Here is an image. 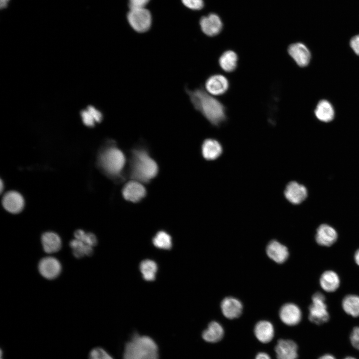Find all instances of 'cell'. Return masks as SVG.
I'll list each match as a JSON object with an SVG mask.
<instances>
[{"instance_id": "1", "label": "cell", "mask_w": 359, "mask_h": 359, "mask_svg": "<svg viewBox=\"0 0 359 359\" xmlns=\"http://www.w3.org/2000/svg\"><path fill=\"white\" fill-rule=\"evenodd\" d=\"M194 108L199 112L210 123L217 126L226 119L224 105L202 88L190 90L185 88Z\"/></svg>"}, {"instance_id": "2", "label": "cell", "mask_w": 359, "mask_h": 359, "mask_svg": "<svg viewBox=\"0 0 359 359\" xmlns=\"http://www.w3.org/2000/svg\"><path fill=\"white\" fill-rule=\"evenodd\" d=\"M158 166L144 149L132 151L130 159V176L132 180L141 183L149 182L157 175Z\"/></svg>"}, {"instance_id": "3", "label": "cell", "mask_w": 359, "mask_h": 359, "mask_svg": "<svg viewBox=\"0 0 359 359\" xmlns=\"http://www.w3.org/2000/svg\"><path fill=\"white\" fill-rule=\"evenodd\" d=\"M155 341L147 336L135 334L126 345L123 359H159Z\"/></svg>"}, {"instance_id": "4", "label": "cell", "mask_w": 359, "mask_h": 359, "mask_svg": "<svg viewBox=\"0 0 359 359\" xmlns=\"http://www.w3.org/2000/svg\"><path fill=\"white\" fill-rule=\"evenodd\" d=\"M99 163L108 174L113 176H119L124 168L126 158L123 152L118 148L110 146L101 154Z\"/></svg>"}, {"instance_id": "5", "label": "cell", "mask_w": 359, "mask_h": 359, "mask_svg": "<svg viewBox=\"0 0 359 359\" xmlns=\"http://www.w3.org/2000/svg\"><path fill=\"white\" fill-rule=\"evenodd\" d=\"M312 304L309 307V320L317 325L327 322L329 319V315L324 295L320 292H317L312 296Z\"/></svg>"}, {"instance_id": "6", "label": "cell", "mask_w": 359, "mask_h": 359, "mask_svg": "<svg viewBox=\"0 0 359 359\" xmlns=\"http://www.w3.org/2000/svg\"><path fill=\"white\" fill-rule=\"evenodd\" d=\"M127 19L131 27L139 33L147 31L151 25V13L145 7L130 9Z\"/></svg>"}, {"instance_id": "7", "label": "cell", "mask_w": 359, "mask_h": 359, "mask_svg": "<svg viewBox=\"0 0 359 359\" xmlns=\"http://www.w3.org/2000/svg\"><path fill=\"white\" fill-rule=\"evenodd\" d=\"M40 274L47 279L52 280L57 277L61 271L60 262L53 257L42 258L38 264Z\"/></svg>"}, {"instance_id": "8", "label": "cell", "mask_w": 359, "mask_h": 359, "mask_svg": "<svg viewBox=\"0 0 359 359\" xmlns=\"http://www.w3.org/2000/svg\"><path fill=\"white\" fill-rule=\"evenodd\" d=\"M142 183L132 180L127 182L122 190L124 199L132 202H138L146 195V190Z\"/></svg>"}, {"instance_id": "9", "label": "cell", "mask_w": 359, "mask_h": 359, "mask_svg": "<svg viewBox=\"0 0 359 359\" xmlns=\"http://www.w3.org/2000/svg\"><path fill=\"white\" fill-rule=\"evenodd\" d=\"M228 79L223 75L215 74L206 80L205 87L206 91L212 95H221L225 93L229 88Z\"/></svg>"}, {"instance_id": "10", "label": "cell", "mask_w": 359, "mask_h": 359, "mask_svg": "<svg viewBox=\"0 0 359 359\" xmlns=\"http://www.w3.org/2000/svg\"><path fill=\"white\" fill-rule=\"evenodd\" d=\"M288 52L299 66L305 67L309 63L311 53L303 43L297 42L291 44L288 47Z\"/></svg>"}, {"instance_id": "11", "label": "cell", "mask_w": 359, "mask_h": 359, "mask_svg": "<svg viewBox=\"0 0 359 359\" xmlns=\"http://www.w3.org/2000/svg\"><path fill=\"white\" fill-rule=\"evenodd\" d=\"M200 25L202 32L209 36L218 35L223 27L220 18L214 13L202 17L200 20Z\"/></svg>"}, {"instance_id": "12", "label": "cell", "mask_w": 359, "mask_h": 359, "mask_svg": "<svg viewBox=\"0 0 359 359\" xmlns=\"http://www.w3.org/2000/svg\"><path fill=\"white\" fill-rule=\"evenodd\" d=\"M279 316L282 321L289 326L298 324L301 320L302 314L300 308L293 303H286L280 309Z\"/></svg>"}, {"instance_id": "13", "label": "cell", "mask_w": 359, "mask_h": 359, "mask_svg": "<svg viewBox=\"0 0 359 359\" xmlns=\"http://www.w3.org/2000/svg\"><path fill=\"white\" fill-rule=\"evenodd\" d=\"M286 198L291 203L299 204L302 203L307 196L306 187L295 181L288 184L284 191Z\"/></svg>"}, {"instance_id": "14", "label": "cell", "mask_w": 359, "mask_h": 359, "mask_svg": "<svg viewBox=\"0 0 359 359\" xmlns=\"http://www.w3.org/2000/svg\"><path fill=\"white\" fill-rule=\"evenodd\" d=\"M297 344L291 340H278L275 347L277 359H297Z\"/></svg>"}, {"instance_id": "15", "label": "cell", "mask_w": 359, "mask_h": 359, "mask_svg": "<svg viewBox=\"0 0 359 359\" xmlns=\"http://www.w3.org/2000/svg\"><path fill=\"white\" fill-rule=\"evenodd\" d=\"M3 207L11 213H18L21 211L24 205L22 195L18 192L11 191L4 194L2 200Z\"/></svg>"}, {"instance_id": "16", "label": "cell", "mask_w": 359, "mask_h": 359, "mask_svg": "<svg viewBox=\"0 0 359 359\" xmlns=\"http://www.w3.org/2000/svg\"><path fill=\"white\" fill-rule=\"evenodd\" d=\"M338 234L335 229L331 226L323 224L317 229L315 239L317 243L323 246H330L337 239Z\"/></svg>"}, {"instance_id": "17", "label": "cell", "mask_w": 359, "mask_h": 359, "mask_svg": "<svg viewBox=\"0 0 359 359\" xmlns=\"http://www.w3.org/2000/svg\"><path fill=\"white\" fill-rule=\"evenodd\" d=\"M223 314L226 318L233 319L240 316L243 310L241 302L235 298L228 297L224 298L221 303Z\"/></svg>"}, {"instance_id": "18", "label": "cell", "mask_w": 359, "mask_h": 359, "mask_svg": "<svg viewBox=\"0 0 359 359\" xmlns=\"http://www.w3.org/2000/svg\"><path fill=\"white\" fill-rule=\"evenodd\" d=\"M268 257L277 263H283L288 258L289 252L287 248L276 240L270 241L266 248Z\"/></svg>"}, {"instance_id": "19", "label": "cell", "mask_w": 359, "mask_h": 359, "mask_svg": "<svg viewBox=\"0 0 359 359\" xmlns=\"http://www.w3.org/2000/svg\"><path fill=\"white\" fill-rule=\"evenodd\" d=\"M41 243L44 251L49 254L58 252L61 247V240L53 232H46L41 236Z\"/></svg>"}, {"instance_id": "20", "label": "cell", "mask_w": 359, "mask_h": 359, "mask_svg": "<svg viewBox=\"0 0 359 359\" xmlns=\"http://www.w3.org/2000/svg\"><path fill=\"white\" fill-rule=\"evenodd\" d=\"M254 333L259 341L266 343L272 340L274 334V330L270 322L265 320L260 321L256 324Z\"/></svg>"}, {"instance_id": "21", "label": "cell", "mask_w": 359, "mask_h": 359, "mask_svg": "<svg viewBox=\"0 0 359 359\" xmlns=\"http://www.w3.org/2000/svg\"><path fill=\"white\" fill-rule=\"evenodd\" d=\"M201 149L203 157L208 160L216 159L222 152L221 144L218 141L213 139L204 140Z\"/></svg>"}, {"instance_id": "22", "label": "cell", "mask_w": 359, "mask_h": 359, "mask_svg": "<svg viewBox=\"0 0 359 359\" xmlns=\"http://www.w3.org/2000/svg\"><path fill=\"white\" fill-rule=\"evenodd\" d=\"M80 115L83 123L88 127H93L103 119L102 112L93 106H89L80 112Z\"/></svg>"}, {"instance_id": "23", "label": "cell", "mask_w": 359, "mask_h": 359, "mask_svg": "<svg viewBox=\"0 0 359 359\" xmlns=\"http://www.w3.org/2000/svg\"><path fill=\"white\" fill-rule=\"evenodd\" d=\"M320 284L325 291L332 292L336 290L340 285V279L333 271L328 270L322 273L320 278Z\"/></svg>"}, {"instance_id": "24", "label": "cell", "mask_w": 359, "mask_h": 359, "mask_svg": "<svg viewBox=\"0 0 359 359\" xmlns=\"http://www.w3.org/2000/svg\"><path fill=\"white\" fill-rule=\"evenodd\" d=\"M315 114L318 120L322 122H328L334 118V110L329 102L326 100H322L316 106Z\"/></svg>"}, {"instance_id": "25", "label": "cell", "mask_w": 359, "mask_h": 359, "mask_svg": "<svg viewBox=\"0 0 359 359\" xmlns=\"http://www.w3.org/2000/svg\"><path fill=\"white\" fill-rule=\"evenodd\" d=\"M224 335V330L222 326L218 322H210L207 328L202 333L203 339L211 343H215L220 341Z\"/></svg>"}, {"instance_id": "26", "label": "cell", "mask_w": 359, "mask_h": 359, "mask_svg": "<svg viewBox=\"0 0 359 359\" xmlns=\"http://www.w3.org/2000/svg\"><path fill=\"white\" fill-rule=\"evenodd\" d=\"M237 55L232 50H227L223 52L219 59L220 67L227 72L234 71L237 67Z\"/></svg>"}, {"instance_id": "27", "label": "cell", "mask_w": 359, "mask_h": 359, "mask_svg": "<svg viewBox=\"0 0 359 359\" xmlns=\"http://www.w3.org/2000/svg\"><path fill=\"white\" fill-rule=\"evenodd\" d=\"M342 306L344 311L354 317L359 316V296L348 295L342 300Z\"/></svg>"}, {"instance_id": "28", "label": "cell", "mask_w": 359, "mask_h": 359, "mask_svg": "<svg viewBox=\"0 0 359 359\" xmlns=\"http://www.w3.org/2000/svg\"><path fill=\"white\" fill-rule=\"evenodd\" d=\"M69 245L74 256L77 258L91 256L93 252L92 247L76 238L72 240Z\"/></svg>"}, {"instance_id": "29", "label": "cell", "mask_w": 359, "mask_h": 359, "mask_svg": "<svg viewBox=\"0 0 359 359\" xmlns=\"http://www.w3.org/2000/svg\"><path fill=\"white\" fill-rule=\"evenodd\" d=\"M158 266L156 263L150 259L142 261L140 264V270L144 280L152 281L155 279Z\"/></svg>"}, {"instance_id": "30", "label": "cell", "mask_w": 359, "mask_h": 359, "mask_svg": "<svg viewBox=\"0 0 359 359\" xmlns=\"http://www.w3.org/2000/svg\"><path fill=\"white\" fill-rule=\"evenodd\" d=\"M153 245L157 248L169 250L172 246L171 236L164 231L158 232L152 239Z\"/></svg>"}, {"instance_id": "31", "label": "cell", "mask_w": 359, "mask_h": 359, "mask_svg": "<svg viewBox=\"0 0 359 359\" xmlns=\"http://www.w3.org/2000/svg\"><path fill=\"white\" fill-rule=\"evenodd\" d=\"M75 238L78 239L84 243L93 247L97 244L96 236L92 233H86L84 231L79 229L74 233Z\"/></svg>"}, {"instance_id": "32", "label": "cell", "mask_w": 359, "mask_h": 359, "mask_svg": "<svg viewBox=\"0 0 359 359\" xmlns=\"http://www.w3.org/2000/svg\"><path fill=\"white\" fill-rule=\"evenodd\" d=\"M88 359H114L104 349L96 347L89 352Z\"/></svg>"}, {"instance_id": "33", "label": "cell", "mask_w": 359, "mask_h": 359, "mask_svg": "<svg viewBox=\"0 0 359 359\" xmlns=\"http://www.w3.org/2000/svg\"><path fill=\"white\" fill-rule=\"evenodd\" d=\"M183 4L192 10H200L204 6L203 0H181Z\"/></svg>"}, {"instance_id": "34", "label": "cell", "mask_w": 359, "mask_h": 359, "mask_svg": "<svg viewBox=\"0 0 359 359\" xmlns=\"http://www.w3.org/2000/svg\"><path fill=\"white\" fill-rule=\"evenodd\" d=\"M350 341L353 347L359 350V327H355L352 330Z\"/></svg>"}, {"instance_id": "35", "label": "cell", "mask_w": 359, "mask_h": 359, "mask_svg": "<svg viewBox=\"0 0 359 359\" xmlns=\"http://www.w3.org/2000/svg\"><path fill=\"white\" fill-rule=\"evenodd\" d=\"M149 0H129L130 9L145 7Z\"/></svg>"}, {"instance_id": "36", "label": "cell", "mask_w": 359, "mask_h": 359, "mask_svg": "<svg viewBox=\"0 0 359 359\" xmlns=\"http://www.w3.org/2000/svg\"><path fill=\"white\" fill-rule=\"evenodd\" d=\"M350 45L355 53L359 56V34L351 38Z\"/></svg>"}, {"instance_id": "37", "label": "cell", "mask_w": 359, "mask_h": 359, "mask_svg": "<svg viewBox=\"0 0 359 359\" xmlns=\"http://www.w3.org/2000/svg\"><path fill=\"white\" fill-rule=\"evenodd\" d=\"M255 359H271V358L267 353L260 352L257 355Z\"/></svg>"}, {"instance_id": "38", "label": "cell", "mask_w": 359, "mask_h": 359, "mask_svg": "<svg viewBox=\"0 0 359 359\" xmlns=\"http://www.w3.org/2000/svg\"><path fill=\"white\" fill-rule=\"evenodd\" d=\"M10 0H0V9H4L7 7Z\"/></svg>"}, {"instance_id": "39", "label": "cell", "mask_w": 359, "mask_h": 359, "mask_svg": "<svg viewBox=\"0 0 359 359\" xmlns=\"http://www.w3.org/2000/svg\"><path fill=\"white\" fill-rule=\"evenodd\" d=\"M318 359H336L331 354H325L320 357Z\"/></svg>"}, {"instance_id": "40", "label": "cell", "mask_w": 359, "mask_h": 359, "mask_svg": "<svg viewBox=\"0 0 359 359\" xmlns=\"http://www.w3.org/2000/svg\"><path fill=\"white\" fill-rule=\"evenodd\" d=\"M354 259L356 263L359 266V249H358L355 253Z\"/></svg>"}, {"instance_id": "41", "label": "cell", "mask_w": 359, "mask_h": 359, "mask_svg": "<svg viewBox=\"0 0 359 359\" xmlns=\"http://www.w3.org/2000/svg\"><path fill=\"white\" fill-rule=\"evenodd\" d=\"M0 192H1L2 191L3 186V182H2L1 180H0Z\"/></svg>"}, {"instance_id": "42", "label": "cell", "mask_w": 359, "mask_h": 359, "mask_svg": "<svg viewBox=\"0 0 359 359\" xmlns=\"http://www.w3.org/2000/svg\"><path fill=\"white\" fill-rule=\"evenodd\" d=\"M344 359H356V358L352 357H347Z\"/></svg>"}]
</instances>
